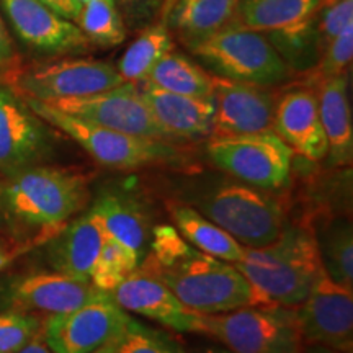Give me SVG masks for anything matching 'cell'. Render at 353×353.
<instances>
[{
    "instance_id": "7402d4cb",
    "label": "cell",
    "mask_w": 353,
    "mask_h": 353,
    "mask_svg": "<svg viewBox=\"0 0 353 353\" xmlns=\"http://www.w3.org/2000/svg\"><path fill=\"white\" fill-rule=\"evenodd\" d=\"M317 105L327 139L330 165H350L353 157V121L347 72L322 79L317 94Z\"/></svg>"
},
{
    "instance_id": "9c48e42d",
    "label": "cell",
    "mask_w": 353,
    "mask_h": 353,
    "mask_svg": "<svg viewBox=\"0 0 353 353\" xmlns=\"http://www.w3.org/2000/svg\"><path fill=\"white\" fill-rule=\"evenodd\" d=\"M213 164L242 183L280 190L290 180L294 152L273 131L241 136H213L206 145Z\"/></svg>"
},
{
    "instance_id": "60d3db41",
    "label": "cell",
    "mask_w": 353,
    "mask_h": 353,
    "mask_svg": "<svg viewBox=\"0 0 353 353\" xmlns=\"http://www.w3.org/2000/svg\"><path fill=\"white\" fill-rule=\"evenodd\" d=\"M309 353H341V352H335V350H332V348H327V347L316 345V348H312Z\"/></svg>"
},
{
    "instance_id": "74e56055",
    "label": "cell",
    "mask_w": 353,
    "mask_h": 353,
    "mask_svg": "<svg viewBox=\"0 0 353 353\" xmlns=\"http://www.w3.org/2000/svg\"><path fill=\"white\" fill-rule=\"evenodd\" d=\"M17 353H52V350L48 347L46 341H44L43 329H41L37 335H34L32 341L26 343V345Z\"/></svg>"
},
{
    "instance_id": "e0dca14e",
    "label": "cell",
    "mask_w": 353,
    "mask_h": 353,
    "mask_svg": "<svg viewBox=\"0 0 353 353\" xmlns=\"http://www.w3.org/2000/svg\"><path fill=\"white\" fill-rule=\"evenodd\" d=\"M90 281H81L61 272L30 273L17 281L10 290L13 309L23 312H41L54 316L74 311L99 296Z\"/></svg>"
},
{
    "instance_id": "4dcf8cb0",
    "label": "cell",
    "mask_w": 353,
    "mask_h": 353,
    "mask_svg": "<svg viewBox=\"0 0 353 353\" xmlns=\"http://www.w3.org/2000/svg\"><path fill=\"white\" fill-rule=\"evenodd\" d=\"M114 353H187L165 334L128 317L125 327L113 341Z\"/></svg>"
},
{
    "instance_id": "2e32d148",
    "label": "cell",
    "mask_w": 353,
    "mask_h": 353,
    "mask_svg": "<svg viewBox=\"0 0 353 353\" xmlns=\"http://www.w3.org/2000/svg\"><path fill=\"white\" fill-rule=\"evenodd\" d=\"M110 296L126 312L144 316L176 332L200 334L201 312L185 306L159 278L143 268H136Z\"/></svg>"
},
{
    "instance_id": "f546056e",
    "label": "cell",
    "mask_w": 353,
    "mask_h": 353,
    "mask_svg": "<svg viewBox=\"0 0 353 353\" xmlns=\"http://www.w3.org/2000/svg\"><path fill=\"white\" fill-rule=\"evenodd\" d=\"M141 259L118 241L105 236L90 275V283L99 291L112 293L125 278L139 267Z\"/></svg>"
},
{
    "instance_id": "d590c367",
    "label": "cell",
    "mask_w": 353,
    "mask_h": 353,
    "mask_svg": "<svg viewBox=\"0 0 353 353\" xmlns=\"http://www.w3.org/2000/svg\"><path fill=\"white\" fill-rule=\"evenodd\" d=\"M20 65V56L15 50V44H13V39L8 33L6 21L0 15V82L6 81Z\"/></svg>"
},
{
    "instance_id": "d4e9b609",
    "label": "cell",
    "mask_w": 353,
    "mask_h": 353,
    "mask_svg": "<svg viewBox=\"0 0 353 353\" xmlns=\"http://www.w3.org/2000/svg\"><path fill=\"white\" fill-rule=\"evenodd\" d=\"M172 218L180 236L201 252L234 265L244 257V245L192 206H175Z\"/></svg>"
},
{
    "instance_id": "8fae6325",
    "label": "cell",
    "mask_w": 353,
    "mask_h": 353,
    "mask_svg": "<svg viewBox=\"0 0 353 353\" xmlns=\"http://www.w3.org/2000/svg\"><path fill=\"white\" fill-rule=\"evenodd\" d=\"M294 311L303 342L352 353L353 290L334 281L324 267L307 298Z\"/></svg>"
},
{
    "instance_id": "7a4b0ae2",
    "label": "cell",
    "mask_w": 353,
    "mask_h": 353,
    "mask_svg": "<svg viewBox=\"0 0 353 353\" xmlns=\"http://www.w3.org/2000/svg\"><path fill=\"white\" fill-rule=\"evenodd\" d=\"M237 270L252 286V306L296 307L322 270L319 242L307 226H285L276 241L245 247Z\"/></svg>"
},
{
    "instance_id": "836d02e7",
    "label": "cell",
    "mask_w": 353,
    "mask_h": 353,
    "mask_svg": "<svg viewBox=\"0 0 353 353\" xmlns=\"http://www.w3.org/2000/svg\"><path fill=\"white\" fill-rule=\"evenodd\" d=\"M353 57V23L347 25L341 33L327 44L317 63L319 81L327 77L341 76L350 68Z\"/></svg>"
},
{
    "instance_id": "e575fe53",
    "label": "cell",
    "mask_w": 353,
    "mask_h": 353,
    "mask_svg": "<svg viewBox=\"0 0 353 353\" xmlns=\"http://www.w3.org/2000/svg\"><path fill=\"white\" fill-rule=\"evenodd\" d=\"M126 30L138 33L156 20L165 0H114Z\"/></svg>"
},
{
    "instance_id": "8992f818",
    "label": "cell",
    "mask_w": 353,
    "mask_h": 353,
    "mask_svg": "<svg viewBox=\"0 0 353 353\" xmlns=\"http://www.w3.org/2000/svg\"><path fill=\"white\" fill-rule=\"evenodd\" d=\"M210 74L237 82L275 87L288 81L290 65L263 33L231 26L190 50Z\"/></svg>"
},
{
    "instance_id": "ab89813d",
    "label": "cell",
    "mask_w": 353,
    "mask_h": 353,
    "mask_svg": "<svg viewBox=\"0 0 353 353\" xmlns=\"http://www.w3.org/2000/svg\"><path fill=\"white\" fill-rule=\"evenodd\" d=\"M92 353H114L113 342H110V343H107V345H103V347L97 348V350H95V352H92Z\"/></svg>"
},
{
    "instance_id": "603a6c76",
    "label": "cell",
    "mask_w": 353,
    "mask_h": 353,
    "mask_svg": "<svg viewBox=\"0 0 353 353\" xmlns=\"http://www.w3.org/2000/svg\"><path fill=\"white\" fill-rule=\"evenodd\" d=\"M105 236L118 241L143 260L149 244V221L132 198L117 192L103 193L90 208Z\"/></svg>"
},
{
    "instance_id": "ffe728a7",
    "label": "cell",
    "mask_w": 353,
    "mask_h": 353,
    "mask_svg": "<svg viewBox=\"0 0 353 353\" xmlns=\"http://www.w3.org/2000/svg\"><path fill=\"white\" fill-rule=\"evenodd\" d=\"M241 0H175L167 28L187 50L239 25Z\"/></svg>"
},
{
    "instance_id": "4fadbf2b",
    "label": "cell",
    "mask_w": 353,
    "mask_h": 353,
    "mask_svg": "<svg viewBox=\"0 0 353 353\" xmlns=\"http://www.w3.org/2000/svg\"><path fill=\"white\" fill-rule=\"evenodd\" d=\"M51 148L46 123L15 90L0 83V175L39 164Z\"/></svg>"
},
{
    "instance_id": "ba28073f",
    "label": "cell",
    "mask_w": 353,
    "mask_h": 353,
    "mask_svg": "<svg viewBox=\"0 0 353 353\" xmlns=\"http://www.w3.org/2000/svg\"><path fill=\"white\" fill-rule=\"evenodd\" d=\"M2 83L25 99L51 103L100 94L121 85L125 81L117 68L105 61L63 57L30 65L21 64Z\"/></svg>"
},
{
    "instance_id": "7c38bea8",
    "label": "cell",
    "mask_w": 353,
    "mask_h": 353,
    "mask_svg": "<svg viewBox=\"0 0 353 353\" xmlns=\"http://www.w3.org/2000/svg\"><path fill=\"white\" fill-rule=\"evenodd\" d=\"M48 105L108 130L141 138L170 141L164 130L157 125L134 82H125L100 94L57 100Z\"/></svg>"
},
{
    "instance_id": "52a82bcc",
    "label": "cell",
    "mask_w": 353,
    "mask_h": 353,
    "mask_svg": "<svg viewBox=\"0 0 353 353\" xmlns=\"http://www.w3.org/2000/svg\"><path fill=\"white\" fill-rule=\"evenodd\" d=\"M200 334L223 342L232 353H301L294 307L244 306L221 314H203Z\"/></svg>"
},
{
    "instance_id": "d6a6232c",
    "label": "cell",
    "mask_w": 353,
    "mask_h": 353,
    "mask_svg": "<svg viewBox=\"0 0 353 353\" xmlns=\"http://www.w3.org/2000/svg\"><path fill=\"white\" fill-rule=\"evenodd\" d=\"M350 23H353V0H324L322 2L314 21L321 56L327 44Z\"/></svg>"
},
{
    "instance_id": "3957f363",
    "label": "cell",
    "mask_w": 353,
    "mask_h": 353,
    "mask_svg": "<svg viewBox=\"0 0 353 353\" xmlns=\"http://www.w3.org/2000/svg\"><path fill=\"white\" fill-rule=\"evenodd\" d=\"M88 182L82 172L30 165L0 180L3 219L43 231H59L87 205Z\"/></svg>"
},
{
    "instance_id": "5b68a950",
    "label": "cell",
    "mask_w": 353,
    "mask_h": 353,
    "mask_svg": "<svg viewBox=\"0 0 353 353\" xmlns=\"http://www.w3.org/2000/svg\"><path fill=\"white\" fill-rule=\"evenodd\" d=\"M196 210L244 247H263L278 239L286 226L281 203L267 190L226 182L195 200Z\"/></svg>"
},
{
    "instance_id": "7bdbcfd3",
    "label": "cell",
    "mask_w": 353,
    "mask_h": 353,
    "mask_svg": "<svg viewBox=\"0 0 353 353\" xmlns=\"http://www.w3.org/2000/svg\"><path fill=\"white\" fill-rule=\"evenodd\" d=\"M79 2H81V3H85V2H88V0H79Z\"/></svg>"
},
{
    "instance_id": "ac0fdd59",
    "label": "cell",
    "mask_w": 353,
    "mask_h": 353,
    "mask_svg": "<svg viewBox=\"0 0 353 353\" xmlns=\"http://www.w3.org/2000/svg\"><path fill=\"white\" fill-rule=\"evenodd\" d=\"M273 132L294 154L311 162L327 157V139L319 117L317 95L309 88H293L276 100Z\"/></svg>"
},
{
    "instance_id": "6da1fadb",
    "label": "cell",
    "mask_w": 353,
    "mask_h": 353,
    "mask_svg": "<svg viewBox=\"0 0 353 353\" xmlns=\"http://www.w3.org/2000/svg\"><path fill=\"white\" fill-rule=\"evenodd\" d=\"M139 268L164 283L176 298L201 314H221L252 306V286L234 263L195 249L176 229L159 226L152 232L151 254Z\"/></svg>"
},
{
    "instance_id": "f1b7e54d",
    "label": "cell",
    "mask_w": 353,
    "mask_h": 353,
    "mask_svg": "<svg viewBox=\"0 0 353 353\" xmlns=\"http://www.w3.org/2000/svg\"><path fill=\"white\" fill-rule=\"evenodd\" d=\"M322 267L334 281L353 290V234L348 221H337L317 239Z\"/></svg>"
},
{
    "instance_id": "9a60e30c",
    "label": "cell",
    "mask_w": 353,
    "mask_h": 353,
    "mask_svg": "<svg viewBox=\"0 0 353 353\" xmlns=\"http://www.w3.org/2000/svg\"><path fill=\"white\" fill-rule=\"evenodd\" d=\"M0 8L20 41L39 54H74L92 48L74 21L39 0H0Z\"/></svg>"
},
{
    "instance_id": "d6986e66",
    "label": "cell",
    "mask_w": 353,
    "mask_h": 353,
    "mask_svg": "<svg viewBox=\"0 0 353 353\" xmlns=\"http://www.w3.org/2000/svg\"><path fill=\"white\" fill-rule=\"evenodd\" d=\"M136 85L157 125L170 141L210 138L214 117L213 99L174 94L149 81H141Z\"/></svg>"
},
{
    "instance_id": "277c9868",
    "label": "cell",
    "mask_w": 353,
    "mask_h": 353,
    "mask_svg": "<svg viewBox=\"0 0 353 353\" xmlns=\"http://www.w3.org/2000/svg\"><path fill=\"white\" fill-rule=\"evenodd\" d=\"M21 99L48 126L56 128L57 131L76 141L88 156L94 157L101 165L130 170L179 164L183 159L174 141L141 138V136L108 130L81 118L70 117L44 101L25 99V97Z\"/></svg>"
},
{
    "instance_id": "f35d334b",
    "label": "cell",
    "mask_w": 353,
    "mask_h": 353,
    "mask_svg": "<svg viewBox=\"0 0 353 353\" xmlns=\"http://www.w3.org/2000/svg\"><path fill=\"white\" fill-rule=\"evenodd\" d=\"M10 260H12V252L2 244V242H0V270H2L3 267H7Z\"/></svg>"
},
{
    "instance_id": "1f68e13d",
    "label": "cell",
    "mask_w": 353,
    "mask_h": 353,
    "mask_svg": "<svg viewBox=\"0 0 353 353\" xmlns=\"http://www.w3.org/2000/svg\"><path fill=\"white\" fill-rule=\"evenodd\" d=\"M43 329V321L37 314L23 311H8L0 314V353H17Z\"/></svg>"
},
{
    "instance_id": "30bf717a",
    "label": "cell",
    "mask_w": 353,
    "mask_h": 353,
    "mask_svg": "<svg viewBox=\"0 0 353 353\" xmlns=\"http://www.w3.org/2000/svg\"><path fill=\"white\" fill-rule=\"evenodd\" d=\"M110 293H100L74 311L48 316L43 337L52 353H92L113 342L128 321Z\"/></svg>"
},
{
    "instance_id": "4316f807",
    "label": "cell",
    "mask_w": 353,
    "mask_h": 353,
    "mask_svg": "<svg viewBox=\"0 0 353 353\" xmlns=\"http://www.w3.org/2000/svg\"><path fill=\"white\" fill-rule=\"evenodd\" d=\"M174 50L172 37L165 23H151L141 30L114 65L125 82L145 81L151 70L167 52Z\"/></svg>"
},
{
    "instance_id": "44dd1931",
    "label": "cell",
    "mask_w": 353,
    "mask_h": 353,
    "mask_svg": "<svg viewBox=\"0 0 353 353\" xmlns=\"http://www.w3.org/2000/svg\"><path fill=\"white\" fill-rule=\"evenodd\" d=\"M103 241L105 232L94 211H85L59 229L50 249L52 267L76 280L90 281Z\"/></svg>"
},
{
    "instance_id": "83f0119b",
    "label": "cell",
    "mask_w": 353,
    "mask_h": 353,
    "mask_svg": "<svg viewBox=\"0 0 353 353\" xmlns=\"http://www.w3.org/2000/svg\"><path fill=\"white\" fill-rule=\"evenodd\" d=\"M76 25L92 46L113 48L126 39V26L114 0L82 3Z\"/></svg>"
},
{
    "instance_id": "484cf974",
    "label": "cell",
    "mask_w": 353,
    "mask_h": 353,
    "mask_svg": "<svg viewBox=\"0 0 353 353\" xmlns=\"http://www.w3.org/2000/svg\"><path fill=\"white\" fill-rule=\"evenodd\" d=\"M145 81L174 94L213 99V74L174 50L154 65Z\"/></svg>"
},
{
    "instance_id": "5bb4252c",
    "label": "cell",
    "mask_w": 353,
    "mask_h": 353,
    "mask_svg": "<svg viewBox=\"0 0 353 353\" xmlns=\"http://www.w3.org/2000/svg\"><path fill=\"white\" fill-rule=\"evenodd\" d=\"M211 136H241L273 131L276 97L270 87L213 76Z\"/></svg>"
},
{
    "instance_id": "cb8c5ba5",
    "label": "cell",
    "mask_w": 353,
    "mask_h": 353,
    "mask_svg": "<svg viewBox=\"0 0 353 353\" xmlns=\"http://www.w3.org/2000/svg\"><path fill=\"white\" fill-rule=\"evenodd\" d=\"M324 0H241L239 26L268 34L301 28L316 19Z\"/></svg>"
},
{
    "instance_id": "b9f144b4",
    "label": "cell",
    "mask_w": 353,
    "mask_h": 353,
    "mask_svg": "<svg viewBox=\"0 0 353 353\" xmlns=\"http://www.w3.org/2000/svg\"><path fill=\"white\" fill-rule=\"evenodd\" d=\"M3 221V216H2V211H0V223H2Z\"/></svg>"
},
{
    "instance_id": "8d00e7d4",
    "label": "cell",
    "mask_w": 353,
    "mask_h": 353,
    "mask_svg": "<svg viewBox=\"0 0 353 353\" xmlns=\"http://www.w3.org/2000/svg\"><path fill=\"white\" fill-rule=\"evenodd\" d=\"M39 2H43L44 6L54 10L57 15L64 17V19L74 21V23H76L79 12L82 8V3L79 0H39Z\"/></svg>"
}]
</instances>
